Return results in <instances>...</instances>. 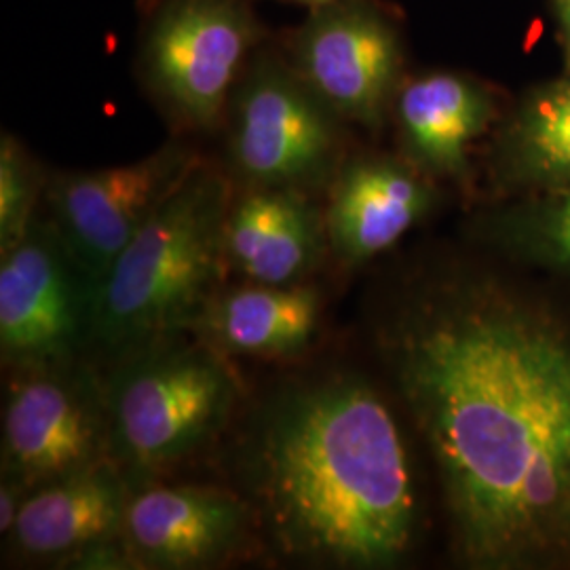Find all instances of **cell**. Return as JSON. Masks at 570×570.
Here are the masks:
<instances>
[{
  "label": "cell",
  "instance_id": "obj_1",
  "mask_svg": "<svg viewBox=\"0 0 570 570\" xmlns=\"http://www.w3.org/2000/svg\"><path fill=\"white\" fill-rule=\"evenodd\" d=\"M376 345L440 473L459 558L515 569L562 546L570 510V327L482 271H431Z\"/></svg>",
  "mask_w": 570,
  "mask_h": 570
},
{
  "label": "cell",
  "instance_id": "obj_2",
  "mask_svg": "<svg viewBox=\"0 0 570 570\" xmlns=\"http://www.w3.org/2000/svg\"><path fill=\"white\" fill-rule=\"evenodd\" d=\"M235 475L256 529L292 562L383 569L412 546L406 442L360 374L324 372L275 389L237 438Z\"/></svg>",
  "mask_w": 570,
  "mask_h": 570
},
{
  "label": "cell",
  "instance_id": "obj_3",
  "mask_svg": "<svg viewBox=\"0 0 570 570\" xmlns=\"http://www.w3.org/2000/svg\"><path fill=\"white\" fill-rule=\"evenodd\" d=\"M228 171L202 159L146 220L98 285L94 353L129 351L193 334L228 273Z\"/></svg>",
  "mask_w": 570,
  "mask_h": 570
},
{
  "label": "cell",
  "instance_id": "obj_4",
  "mask_svg": "<svg viewBox=\"0 0 570 570\" xmlns=\"http://www.w3.org/2000/svg\"><path fill=\"white\" fill-rule=\"evenodd\" d=\"M104 387L110 456L134 489L216 442L239 402L225 353L186 334L108 362Z\"/></svg>",
  "mask_w": 570,
  "mask_h": 570
},
{
  "label": "cell",
  "instance_id": "obj_5",
  "mask_svg": "<svg viewBox=\"0 0 570 570\" xmlns=\"http://www.w3.org/2000/svg\"><path fill=\"white\" fill-rule=\"evenodd\" d=\"M266 41L254 0H146L138 42L144 91L176 134H216Z\"/></svg>",
  "mask_w": 570,
  "mask_h": 570
},
{
  "label": "cell",
  "instance_id": "obj_6",
  "mask_svg": "<svg viewBox=\"0 0 570 570\" xmlns=\"http://www.w3.org/2000/svg\"><path fill=\"white\" fill-rule=\"evenodd\" d=\"M345 125L266 41L226 108V171L239 188L317 197L346 159Z\"/></svg>",
  "mask_w": 570,
  "mask_h": 570
},
{
  "label": "cell",
  "instance_id": "obj_7",
  "mask_svg": "<svg viewBox=\"0 0 570 570\" xmlns=\"http://www.w3.org/2000/svg\"><path fill=\"white\" fill-rule=\"evenodd\" d=\"M98 282L47 216L0 252V353L9 370L56 366L94 353Z\"/></svg>",
  "mask_w": 570,
  "mask_h": 570
},
{
  "label": "cell",
  "instance_id": "obj_8",
  "mask_svg": "<svg viewBox=\"0 0 570 570\" xmlns=\"http://www.w3.org/2000/svg\"><path fill=\"white\" fill-rule=\"evenodd\" d=\"M110 456L104 374L87 360L11 370L2 410V475L28 492Z\"/></svg>",
  "mask_w": 570,
  "mask_h": 570
},
{
  "label": "cell",
  "instance_id": "obj_9",
  "mask_svg": "<svg viewBox=\"0 0 570 570\" xmlns=\"http://www.w3.org/2000/svg\"><path fill=\"white\" fill-rule=\"evenodd\" d=\"M301 79L345 122L381 127L402 87L404 42L372 0L311 9L282 45Z\"/></svg>",
  "mask_w": 570,
  "mask_h": 570
},
{
  "label": "cell",
  "instance_id": "obj_10",
  "mask_svg": "<svg viewBox=\"0 0 570 570\" xmlns=\"http://www.w3.org/2000/svg\"><path fill=\"white\" fill-rule=\"evenodd\" d=\"M202 159L195 148L174 140L134 164L56 171L45 188L47 218L100 285L117 256Z\"/></svg>",
  "mask_w": 570,
  "mask_h": 570
},
{
  "label": "cell",
  "instance_id": "obj_11",
  "mask_svg": "<svg viewBox=\"0 0 570 570\" xmlns=\"http://www.w3.org/2000/svg\"><path fill=\"white\" fill-rule=\"evenodd\" d=\"M254 530L239 492L142 484L129 494L121 539L134 569H209L247 546Z\"/></svg>",
  "mask_w": 570,
  "mask_h": 570
},
{
  "label": "cell",
  "instance_id": "obj_12",
  "mask_svg": "<svg viewBox=\"0 0 570 570\" xmlns=\"http://www.w3.org/2000/svg\"><path fill=\"white\" fill-rule=\"evenodd\" d=\"M431 207V178L407 159L346 155L326 190L327 245L343 265H364L397 244Z\"/></svg>",
  "mask_w": 570,
  "mask_h": 570
},
{
  "label": "cell",
  "instance_id": "obj_13",
  "mask_svg": "<svg viewBox=\"0 0 570 570\" xmlns=\"http://www.w3.org/2000/svg\"><path fill=\"white\" fill-rule=\"evenodd\" d=\"M324 205L287 188H235L225 225L228 271L254 284H298L324 261Z\"/></svg>",
  "mask_w": 570,
  "mask_h": 570
},
{
  "label": "cell",
  "instance_id": "obj_14",
  "mask_svg": "<svg viewBox=\"0 0 570 570\" xmlns=\"http://www.w3.org/2000/svg\"><path fill=\"white\" fill-rule=\"evenodd\" d=\"M131 482L112 459L28 492L9 532L21 558L58 562L121 537Z\"/></svg>",
  "mask_w": 570,
  "mask_h": 570
},
{
  "label": "cell",
  "instance_id": "obj_15",
  "mask_svg": "<svg viewBox=\"0 0 570 570\" xmlns=\"http://www.w3.org/2000/svg\"><path fill=\"white\" fill-rule=\"evenodd\" d=\"M393 115L404 159L429 178L468 180L471 150L494 121L489 91L459 72H428L402 82Z\"/></svg>",
  "mask_w": 570,
  "mask_h": 570
},
{
  "label": "cell",
  "instance_id": "obj_16",
  "mask_svg": "<svg viewBox=\"0 0 570 570\" xmlns=\"http://www.w3.org/2000/svg\"><path fill=\"white\" fill-rule=\"evenodd\" d=\"M324 315L320 287L254 284L220 287L193 334L225 355L296 357L313 345Z\"/></svg>",
  "mask_w": 570,
  "mask_h": 570
},
{
  "label": "cell",
  "instance_id": "obj_17",
  "mask_svg": "<svg viewBox=\"0 0 570 570\" xmlns=\"http://www.w3.org/2000/svg\"><path fill=\"white\" fill-rule=\"evenodd\" d=\"M499 157L511 183L539 193L570 186V72L520 106Z\"/></svg>",
  "mask_w": 570,
  "mask_h": 570
},
{
  "label": "cell",
  "instance_id": "obj_18",
  "mask_svg": "<svg viewBox=\"0 0 570 570\" xmlns=\"http://www.w3.org/2000/svg\"><path fill=\"white\" fill-rule=\"evenodd\" d=\"M499 242L537 265L570 275V186L543 190L499 223Z\"/></svg>",
  "mask_w": 570,
  "mask_h": 570
},
{
  "label": "cell",
  "instance_id": "obj_19",
  "mask_svg": "<svg viewBox=\"0 0 570 570\" xmlns=\"http://www.w3.org/2000/svg\"><path fill=\"white\" fill-rule=\"evenodd\" d=\"M49 176L39 159L13 136L0 138V252L18 244L39 216Z\"/></svg>",
  "mask_w": 570,
  "mask_h": 570
},
{
  "label": "cell",
  "instance_id": "obj_20",
  "mask_svg": "<svg viewBox=\"0 0 570 570\" xmlns=\"http://www.w3.org/2000/svg\"><path fill=\"white\" fill-rule=\"evenodd\" d=\"M26 497H28V490L23 489L20 482L2 475L0 480V532L2 534H9L16 527V520L20 515Z\"/></svg>",
  "mask_w": 570,
  "mask_h": 570
},
{
  "label": "cell",
  "instance_id": "obj_21",
  "mask_svg": "<svg viewBox=\"0 0 570 570\" xmlns=\"http://www.w3.org/2000/svg\"><path fill=\"white\" fill-rule=\"evenodd\" d=\"M551 2H553V11H556V18H558L562 37L567 41V49L570 53V0H551Z\"/></svg>",
  "mask_w": 570,
  "mask_h": 570
},
{
  "label": "cell",
  "instance_id": "obj_22",
  "mask_svg": "<svg viewBox=\"0 0 570 570\" xmlns=\"http://www.w3.org/2000/svg\"><path fill=\"white\" fill-rule=\"evenodd\" d=\"M279 2H292V4H301V7H306V9L311 11V9L324 7V4H330V2H336V0H279Z\"/></svg>",
  "mask_w": 570,
  "mask_h": 570
},
{
  "label": "cell",
  "instance_id": "obj_23",
  "mask_svg": "<svg viewBox=\"0 0 570 570\" xmlns=\"http://www.w3.org/2000/svg\"><path fill=\"white\" fill-rule=\"evenodd\" d=\"M562 546H570V510L564 520V530H562Z\"/></svg>",
  "mask_w": 570,
  "mask_h": 570
}]
</instances>
